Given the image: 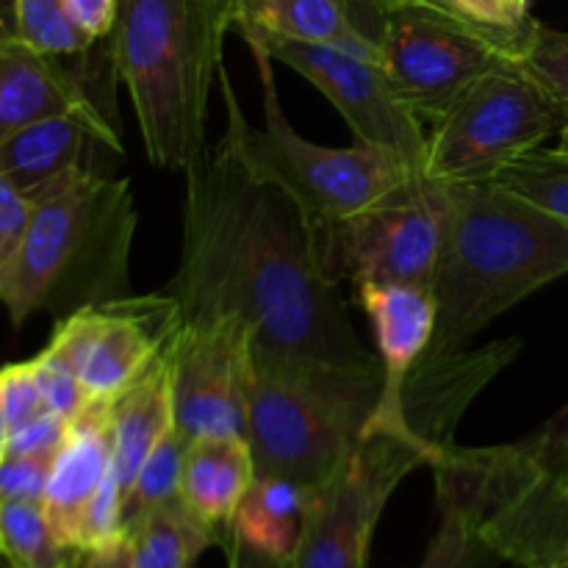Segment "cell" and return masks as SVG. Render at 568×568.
Wrapping results in <instances>:
<instances>
[{
  "label": "cell",
  "instance_id": "42",
  "mask_svg": "<svg viewBox=\"0 0 568 568\" xmlns=\"http://www.w3.org/2000/svg\"><path fill=\"white\" fill-rule=\"evenodd\" d=\"M9 422H6V410H3V399H0V460L6 458V453H9Z\"/></svg>",
  "mask_w": 568,
  "mask_h": 568
},
{
  "label": "cell",
  "instance_id": "9",
  "mask_svg": "<svg viewBox=\"0 0 568 568\" xmlns=\"http://www.w3.org/2000/svg\"><path fill=\"white\" fill-rule=\"evenodd\" d=\"M381 64L403 103L436 125L480 78L519 61L521 33L427 14L383 17L372 33Z\"/></svg>",
  "mask_w": 568,
  "mask_h": 568
},
{
  "label": "cell",
  "instance_id": "28",
  "mask_svg": "<svg viewBox=\"0 0 568 568\" xmlns=\"http://www.w3.org/2000/svg\"><path fill=\"white\" fill-rule=\"evenodd\" d=\"M17 37L44 55H75L94 44L72 22L64 0H17Z\"/></svg>",
  "mask_w": 568,
  "mask_h": 568
},
{
  "label": "cell",
  "instance_id": "12",
  "mask_svg": "<svg viewBox=\"0 0 568 568\" xmlns=\"http://www.w3.org/2000/svg\"><path fill=\"white\" fill-rule=\"evenodd\" d=\"M175 427L189 438H247L253 331L239 316L183 322L166 347Z\"/></svg>",
  "mask_w": 568,
  "mask_h": 568
},
{
  "label": "cell",
  "instance_id": "10",
  "mask_svg": "<svg viewBox=\"0 0 568 568\" xmlns=\"http://www.w3.org/2000/svg\"><path fill=\"white\" fill-rule=\"evenodd\" d=\"M447 189L430 178H416L383 203L344 222L322 227V250L331 275L355 286L430 288L442 253Z\"/></svg>",
  "mask_w": 568,
  "mask_h": 568
},
{
  "label": "cell",
  "instance_id": "5",
  "mask_svg": "<svg viewBox=\"0 0 568 568\" xmlns=\"http://www.w3.org/2000/svg\"><path fill=\"white\" fill-rule=\"evenodd\" d=\"M383 392V369L283 366L253 358L247 444L255 477L303 488L331 480L364 442Z\"/></svg>",
  "mask_w": 568,
  "mask_h": 568
},
{
  "label": "cell",
  "instance_id": "21",
  "mask_svg": "<svg viewBox=\"0 0 568 568\" xmlns=\"http://www.w3.org/2000/svg\"><path fill=\"white\" fill-rule=\"evenodd\" d=\"M125 544L133 568H192L205 549L216 544L225 549L227 538L197 519L178 497L128 521Z\"/></svg>",
  "mask_w": 568,
  "mask_h": 568
},
{
  "label": "cell",
  "instance_id": "17",
  "mask_svg": "<svg viewBox=\"0 0 568 568\" xmlns=\"http://www.w3.org/2000/svg\"><path fill=\"white\" fill-rule=\"evenodd\" d=\"M111 471V403H89L70 422L64 444L50 464L42 508L55 538L78 552V530L87 505Z\"/></svg>",
  "mask_w": 568,
  "mask_h": 568
},
{
  "label": "cell",
  "instance_id": "41",
  "mask_svg": "<svg viewBox=\"0 0 568 568\" xmlns=\"http://www.w3.org/2000/svg\"><path fill=\"white\" fill-rule=\"evenodd\" d=\"M17 37V0H0V39Z\"/></svg>",
  "mask_w": 568,
  "mask_h": 568
},
{
  "label": "cell",
  "instance_id": "27",
  "mask_svg": "<svg viewBox=\"0 0 568 568\" xmlns=\"http://www.w3.org/2000/svg\"><path fill=\"white\" fill-rule=\"evenodd\" d=\"M503 455L530 480L568 494V403L536 433L516 444H503Z\"/></svg>",
  "mask_w": 568,
  "mask_h": 568
},
{
  "label": "cell",
  "instance_id": "36",
  "mask_svg": "<svg viewBox=\"0 0 568 568\" xmlns=\"http://www.w3.org/2000/svg\"><path fill=\"white\" fill-rule=\"evenodd\" d=\"M455 6L469 20L505 33H521L530 20L525 6L516 3V0H455Z\"/></svg>",
  "mask_w": 568,
  "mask_h": 568
},
{
  "label": "cell",
  "instance_id": "39",
  "mask_svg": "<svg viewBox=\"0 0 568 568\" xmlns=\"http://www.w3.org/2000/svg\"><path fill=\"white\" fill-rule=\"evenodd\" d=\"M227 568H292V560L272 558V555L261 552V549L250 547L242 538L231 536L225 544Z\"/></svg>",
  "mask_w": 568,
  "mask_h": 568
},
{
  "label": "cell",
  "instance_id": "40",
  "mask_svg": "<svg viewBox=\"0 0 568 568\" xmlns=\"http://www.w3.org/2000/svg\"><path fill=\"white\" fill-rule=\"evenodd\" d=\"M78 568H133L131 549H128L125 538L116 544H109L103 549H92V552H81Z\"/></svg>",
  "mask_w": 568,
  "mask_h": 568
},
{
  "label": "cell",
  "instance_id": "20",
  "mask_svg": "<svg viewBox=\"0 0 568 568\" xmlns=\"http://www.w3.org/2000/svg\"><path fill=\"white\" fill-rule=\"evenodd\" d=\"M255 483L247 438H200L189 442L181 499L197 519L231 538L233 516Z\"/></svg>",
  "mask_w": 568,
  "mask_h": 568
},
{
  "label": "cell",
  "instance_id": "16",
  "mask_svg": "<svg viewBox=\"0 0 568 568\" xmlns=\"http://www.w3.org/2000/svg\"><path fill=\"white\" fill-rule=\"evenodd\" d=\"M89 142L109 144L120 153L122 142L114 128L98 125L81 114H55L20 128L0 142V175L22 194L39 200L83 166Z\"/></svg>",
  "mask_w": 568,
  "mask_h": 568
},
{
  "label": "cell",
  "instance_id": "14",
  "mask_svg": "<svg viewBox=\"0 0 568 568\" xmlns=\"http://www.w3.org/2000/svg\"><path fill=\"white\" fill-rule=\"evenodd\" d=\"M358 297L361 308L366 311L372 322L377 361H381L383 369L381 403L372 416L369 430H388L419 438L405 425L403 392L414 366L430 349L433 333H436V303H433L430 288L381 283V286H361Z\"/></svg>",
  "mask_w": 568,
  "mask_h": 568
},
{
  "label": "cell",
  "instance_id": "3",
  "mask_svg": "<svg viewBox=\"0 0 568 568\" xmlns=\"http://www.w3.org/2000/svg\"><path fill=\"white\" fill-rule=\"evenodd\" d=\"M231 22L216 0H120L111 67L131 94L144 153L186 172L209 150L211 89Z\"/></svg>",
  "mask_w": 568,
  "mask_h": 568
},
{
  "label": "cell",
  "instance_id": "6",
  "mask_svg": "<svg viewBox=\"0 0 568 568\" xmlns=\"http://www.w3.org/2000/svg\"><path fill=\"white\" fill-rule=\"evenodd\" d=\"M247 48L258 70L264 122L261 128H250L222 64L220 87L227 111L225 139L255 181L281 189L316 227L349 220L392 197L416 178H425L388 150L361 142L349 148H327L300 136L281 109L272 70L275 59L266 53L264 44L247 42Z\"/></svg>",
  "mask_w": 568,
  "mask_h": 568
},
{
  "label": "cell",
  "instance_id": "29",
  "mask_svg": "<svg viewBox=\"0 0 568 568\" xmlns=\"http://www.w3.org/2000/svg\"><path fill=\"white\" fill-rule=\"evenodd\" d=\"M519 64L552 94L568 120V31L530 17L519 37Z\"/></svg>",
  "mask_w": 568,
  "mask_h": 568
},
{
  "label": "cell",
  "instance_id": "24",
  "mask_svg": "<svg viewBox=\"0 0 568 568\" xmlns=\"http://www.w3.org/2000/svg\"><path fill=\"white\" fill-rule=\"evenodd\" d=\"M491 181L568 227V155L558 148L530 150L505 164Z\"/></svg>",
  "mask_w": 568,
  "mask_h": 568
},
{
  "label": "cell",
  "instance_id": "31",
  "mask_svg": "<svg viewBox=\"0 0 568 568\" xmlns=\"http://www.w3.org/2000/svg\"><path fill=\"white\" fill-rule=\"evenodd\" d=\"M125 538V494L114 471L105 475L98 494L87 505L78 530V552H92Z\"/></svg>",
  "mask_w": 568,
  "mask_h": 568
},
{
  "label": "cell",
  "instance_id": "43",
  "mask_svg": "<svg viewBox=\"0 0 568 568\" xmlns=\"http://www.w3.org/2000/svg\"><path fill=\"white\" fill-rule=\"evenodd\" d=\"M558 150H560V153L568 155V120H566V125L560 128V133H558Z\"/></svg>",
  "mask_w": 568,
  "mask_h": 568
},
{
  "label": "cell",
  "instance_id": "25",
  "mask_svg": "<svg viewBox=\"0 0 568 568\" xmlns=\"http://www.w3.org/2000/svg\"><path fill=\"white\" fill-rule=\"evenodd\" d=\"M438 527L425 549L419 568H480L483 555H491L477 532V510L449 483L436 480Z\"/></svg>",
  "mask_w": 568,
  "mask_h": 568
},
{
  "label": "cell",
  "instance_id": "23",
  "mask_svg": "<svg viewBox=\"0 0 568 568\" xmlns=\"http://www.w3.org/2000/svg\"><path fill=\"white\" fill-rule=\"evenodd\" d=\"M81 552L55 538L42 503H0V560L6 568H75Z\"/></svg>",
  "mask_w": 568,
  "mask_h": 568
},
{
  "label": "cell",
  "instance_id": "30",
  "mask_svg": "<svg viewBox=\"0 0 568 568\" xmlns=\"http://www.w3.org/2000/svg\"><path fill=\"white\" fill-rule=\"evenodd\" d=\"M33 375H37L39 392H42L44 408L61 419L72 422L81 416V410L89 405L87 392L81 386L75 366L67 358L64 349L55 342H50L37 358L31 361Z\"/></svg>",
  "mask_w": 568,
  "mask_h": 568
},
{
  "label": "cell",
  "instance_id": "13",
  "mask_svg": "<svg viewBox=\"0 0 568 568\" xmlns=\"http://www.w3.org/2000/svg\"><path fill=\"white\" fill-rule=\"evenodd\" d=\"M258 44V42H255ZM266 53L320 89L344 116L355 142L381 148L425 175L427 133L422 120L403 103L381 59L327 44L272 42Z\"/></svg>",
  "mask_w": 568,
  "mask_h": 568
},
{
  "label": "cell",
  "instance_id": "1",
  "mask_svg": "<svg viewBox=\"0 0 568 568\" xmlns=\"http://www.w3.org/2000/svg\"><path fill=\"white\" fill-rule=\"evenodd\" d=\"M181 264L166 292L183 322L239 316L253 358L283 366H381L349 322L316 227L244 170L225 136L186 172Z\"/></svg>",
  "mask_w": 568,
  "mask_h": 568
},
{
  "label": "cell",
  "instance_id": "15",
  "mask_svg": "<svg viewBox=\"0 0 568 568\" xmlns=\"http://www.w3.org/2000/svg\"><path fill=\"white\" fill-rule=\"evenodd\" d=\"M53 59L55 55L39 53L20 37L0 39V142L20 128L55 114H81L98 125L114 128L89 98L81 78Z\"/></svg>",
  "mask_w": 568,
  "mask_h": 568
},
{
  "label": "cell",
  "instance_id": "8",
  "mask_svg": "<svg viewBox=\"0 0 568 568\" xmlns=\"http://www.w3.org/2000/svg\"><path fill=\"white\" fill-rule=\"evenodd\" d=\"M436 453L419 438L369 430L347 464L311 488L292 568H369L372 541L388 499Z\"/></svg>",
  "mask_w": 568,
  "mask_h": 568
},
{
  "label": "cell",
  "instance_id": "35",
  "mask_svg": "<svg viewBox=\"0 0 568 568\" xmlns=\"http://www.w3.org/2000/svg\"><path fill=\"white\" fill-rule=\"evenodd\" d=\"M67 430H70V422L61 419V416L44 414L33 416L31 422L20 425L17 430H11L9 436V453L6 455H22V458H55V453L64 444Z\"/></svg>",
  "mask_w": 568,
  "mask_h": 568
},
{
  "label": "cell",
  "instance_id": "38",
  "mask_svg": "<svg viewBox=\"0 0 568 568\" xmlns=\"http://www.w3.org/2000/svg\"><path fill=\"white\" fill-rule=\"evenodd\" d=\"M64 3L72 22H75L92 42L111 37L120 0H64Z\"/></svg>",
  "mask_w": 568,
  "mask_h": 568
},
{
  "label": "cell",
  "instance_id": "45",
  "mask_svg": "<svg viewBox=\"0 0 568 568\" xmlns=\"http://www.w3.org/2000/svg\"><path fill=\"white\" fill-rule=\"evenodd\" d=\"M75 568H78V564H75Z\"/></svg>",
  "mask_w": 568,
  "mask_h": 568
},
{
  "label": "cell",
  "instance_id": "32",
  "mask_svg": "<svg viewBox=\"0 0 568 568\" xmlns=\"http://www.w3.org/2000/svg\"><path fill=\"white\" fill-rule=\"evenodd\" d=\"M0 399H3L9 430H17L20 425L31 422L33 416L48 410L44 408V399L42 392H39L31 361H26V364H11L0 369Z\"/></svg>",
  "mask_w": 568,
  "mask_h": 568
},
{
  "label": "cell",
  "instance_id": "44",
  "mask_svg": "<svg viewBox=\"0 0 568 568\" xmlns=\"http://www.w3.org/2000/svg\"><path fill=\"white\" fill-rule=\"evenodd\" d=\"M516 3H521V6H525V9H530V0H516Z\"/></svg>",
  "mask_w": 568,
  "mask_h": 568
},
{
  "label": "cell",
  "instance_id": "33",
  "mask_svg": "<svg viewBox=\"0 0 568 568\" xmlns=\"http://www.w3.org/2000/svg\"><path fill=\"white\" fill-rule=\"evenodd\" d=\"M31 216L33 200L0 175V283L9 275L11 264H14L17 253H20V244L26 239Z\"/></svg>",
  "mask_w": 568,
  "mask_h": 568
},
{
  "label": "cell",
  "instance_id": "7",
  "mask_svg": "<svg viewBox=\"0 0 568 568\" xmlns=\"http://www.w3.org/2000/svg\"><path fill=\"white\" fill-rule=\"evenodd\" d=\"M566 125L552 94L519 61L488 72L427 133L425 178L491 181L505 164L544 148Z\"/></svg>",
  "mask_w": 568,
  "mask_h": 568
},
{
  "label": "cell",
  "instance_id": "18",
  "mask_svg": "<svg viewBox=\"0 0 568 568\" xmlns=\"http://www.w3.org/2000/svg\"><path fill=\"white\" fill-rule=\"evenodd\" d=\"M233 28L244 42H303L381 59L377 42L349 17L342 0H236Z\"/></svg>",
  "mask_w": 568,
  "mask_h": 568
},
{
  "label": "cell",
  "instance_id": "37",
  "mask_svg": "<svg viewBox=\"0 0 568 568\" xmlns=\"http://www.w3.org/2000/svg\"><path fill=\"white\" fill-rule=\"evenodd\" d=\"M355 3L366 6L369 11L381 17L394 14H427V17H442V20L453 22H469V26H480V22L469 20L464 11L455 6V0H355ZM486 28V26H483Z\"/></svg>",
  "mask_w": 568,
  "mask_h": 568
},
{
  "label": "cell",
  "instance_id": "26",
  "mask_svg": "<svg viewBox=\"0 0 568 568\" xmlns=\"http://www.w3.org/2000/svg\"><path fill=\"white\" fill-rule=\"evenodd\" d=\"M186 453L189 438L183 436L178 427H172V430L155 444L153 453L144 458L142 469L136 471V480H133L131 491L125 494V525L131 519H136V516L148 514V510L181 497Z\"/></svg>",
  "mask_w": 568,
  "mask_h": 568
},
{
  "label": "cell",
  "instance_id": "11",
  "mask_svg": "<svg viewBox=\"0 0 568 568\" xmlns=\"http://www.w3.org/2000/svg\"><path fill=\"white\" fill-rule=\"evenodd\" d=\"M183 314L170 292L122 294L72 311L53 331L89 403H114L166 353Z\"/></svg>",
  "mask_w": 568,
  "mask_h": 568
},
{
  "label": "cell",
  "instance_id": "4",
  "mask_svg": "<svg viewBox=\"0 0 568 568\" xmlns=\"http://www.w3.org/2000/svg\"><path fill=\"white\" fill-rule=\"evenodd\" d=\"M136 233L133 189L125 178L81 170L33 200V216L0 303L20 327L37 311L83 305L131 294V250Z\"/></svg>",
  "mask_w": 568,
  "mask_h": 568
},
{
  "label": "cell",
  "instance_id": "22",
  "mask_svg": "<svg viewBox=\"0 0 568 568\" xmlns=\"http://www.w3.org/2000/svg\"><path fill=\"white\" fill-rule=\"evenodd\" d=\"M305 505H308V488L300 483L286 477H255L233 516L231 536L242 538L244 544L272 558L292 560L303 532Z\"/></svg>",
  "mask_w": 568,
  "mask_h": 568
},
{
  "label": "cell",
  "instance_id": "19",
  "mask_svg": "<svg viewBox=\"0 0 568 568\" xmlns=\"http://www.w3.org/2000/svg\"><path fill=\"white\" fill-rule=\"evenodd\" d=\"M175 427L172 377L166 353L111 403V471L131 491L136 471L155 444Z\"/></svg>",
  "mask_w": 568,
  "mask_h": 568
},
{
  "label": "cell",
  "instance_id": "34",
  "mask_svg": "<svg viewBox=\"0 0 568 568\" xmlns=\"http://www.w3.org/2000/svg\"><path fill=\"white\" fill-rule=\"evenodd\" d=\"M50 464V458L6 455L0 460V503H42Z\"/></svg>",
  "mask_w": 568,
  "mask_h": 568
},
{
  "label": "cell",
  "instance_id": "2",
  "mask_svg": "<svg viewBox=\"0 0 568 568\" xmlns=\"http://www.w3.org/2000/svg\"><path fill=\"white\" fill-rule=\"evenodd\" d=\"M442 253L427 353L466 349L497 316L568 275V227L494 181L444 183Z\"/></svg>",
  "mask_w": 568,
  "mask_h": 568
}]
</instances>
